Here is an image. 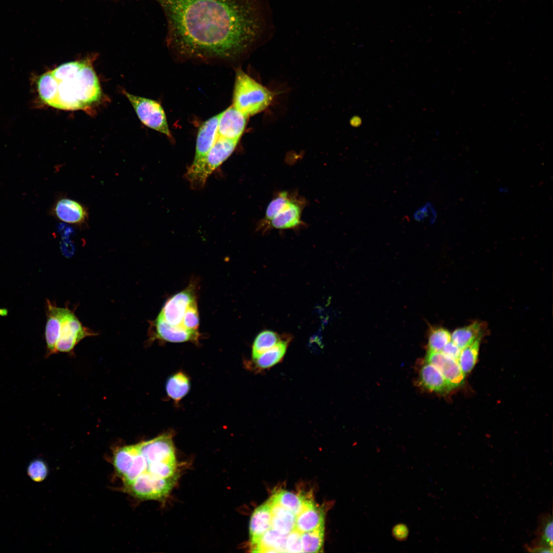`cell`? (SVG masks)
Masks as SVG:
<instances>
[{"mask_svg":"<svg viewBox=\"0 0 553 553\" xmlns=\"http://www.w3.org/2000/svg\"><path fill=\"white\" fill-rule=\"evenodd\" d=\"M167 18V45L182 59L238 57L258 37L254 0H156Z\"/></svg>","mask_w":553,"mask_h":553,"instance_id":"obj_1","label":"cell"},{"mask_svg":"<svg viewBox=\"0 0 553 553\" xmlns=\"http://www.w3.org/2000/svg\"><path fill=\"white\" fill-rule=\"evenodd\" d=\"M51 72L56 83V95L51 107L85 110L101 99L99 81L90 60L66 62Z\"/></svg>","mask_w":553,"mask_h":553,"instance_id":"obj_2","label":"cell"},{"mask_svg":"<svg viewBox=\"0 0 553 553\" xmlns=\"http://www.w3.org/2000/svg\"><path fill=\"white\" fill-rule=\"evenodd\" d=\"M233 92L232 105L248 117L266 109L274 93L241 69H237Z\"/></svg>","mask_w":553,"mask_h":553,"instance_id":"obj_3","label":"cell"},{"mask_svg":"<svg viewBox=\"0 0 553 553\" xmlns=\"http://www.w3.org/2000/svg\"><path fill=\"white\" fill-rule=\"evenodd\" d=\"M239 140L218 136L206 156L193 161L185 175L193 189L201 188L209 176L232 153Z\"/></svg>","mask_w":553,"mask_h":553,"instance_id":"obj_4","label":"cell"},{"mask_svg":"<svg viewBox=\"0 0 553 553\" xmlns=\"http://www.w3.org/2000/svg\"><path fill=\"white\" fill-rule=\"evenodd\" d=\"M177 475L159 478L144 472L124 488L131 495L140 499L162 500L172 491Z\"/></svg>","mask_w":553,"mask_h":553,"instance_id":"obj_5","label":"cell"},{"mask_svg":"<svg viewBox=\"0 0 553 553\" xmlns=\"http://www.w3.org/2000/svg\"><path fill=\"white\" fill-rule=\"evenodd\" d=\"M95 335L93 331L82 325L73 311L67 307L62 308L56 352H71L81 340Z\"/></svg>","mask_w":553,"mask_h":553,"instance_id":"obj_6","label":"cell"},{"mask_svg":"<svg viewBox=\"0 0 553 553\" xmlns=\"http://www.w3.org/2000/svg\"><path fill=\"white\" fill-rule=\"evenodd\" d=\"M123 92L139 119L145 125L172 138L164 111L159 103L126 91Z\"/></svg>","mask_w":553,"mask_h":553,"instance_id":"obj_7","label":"cell"},{"mask_svg":"<svg viewBox=\"0 0 553 553\" xmlns=\"http://www.w3.org/2000/svg\"><path fill=\"white\" fill-rule=\"evenodd\" d=\"M195 300L194 287L189 286L169 298L157 317L172 326L185 329L182 326L184 314L189 305Z\"/></svg>","mask_w":553,"mask_h":553,"instance_id":"obj_8","label":"cell"},{"mask_svg":"<svg viewBox=\"0 0 553 553\" xmlns=\"http://www.w3.org/2000/svg\"><path fill=\"white\" fill-rule=\"evenodd\" d=\"M50 213L58 220L80 228L88 225V209L80 202L67 197L58 198Z\"/></svg>","mask_w":553,"mask_h":553,"instance_id":"obj_9","label":"cell"},{"mask_svg":"<svg viewBox=\"0 0 553 553\" xmlns=\"http://www.w3.org/2000/svg\"><path fill=\"white\" fill-rule=\"evenodd\" d=\"M141 454L146 464L176 461L172 434L165 433L152 439L139 443Z\"/></svg>","mask_w":553,"mask_h":553,"instance_id":"obj_10","label":"cell"},{"mask_svg":"<svg viewBox=\"0 0 553 553\" xmlns=\"http://www.w3.org/2000/svg\"><path fill=\"white\" fill-rule=\"evenodd\" d=\"M425 360L436 367L454 389L464 384L465 374L457 360L441 352L431 350L428 351Z\"/></svg>","mask_w":553,"mask_h":553,"instance_id":"obj_11","label":"cell"},{"mask_svg":"<svg viewBox=\"0 0 553 553\" xmlns=\"http://www.w3.org/2000/svg\"><path fill=\"white\" fill-rule=\"evenodd\" d=\"M248 117L232 105L219 114L218 136L239 140L245 130Z\"/></svg>","mask_w":553,"mask_h":553,"instance_id":"obj_12","label":"cell"},{"mask_svg":"<svg viewBox=\"0 0 553 553\" xmlns=\"http://www.w3.org/2000/svg\"><path fill=\"white\" fill-rule=\"evenodd\" d=\"M219 114L207 119L200 126L197 137L196 153L193 161L204 158L218 138Z\"/></svg>","mask_w":553,"mask_h":553,"instance_id":"obj_13","label":"cell"},{"mask_svg":"<svg viewBox=\"0 0 553 553\" xmlns=\"http://www.w3.org/2000/svg\"><path fill=\"white\" fill-rule=\"evenodd\" d=\"M154 338L172 343L196 342L199 333H194L184 329L172 326L157 317L152 324Z\"/></svg>","mask_w":553,"mask_h":553,"instance_id":"obj_14","label":"cell"},{"mask_svg":"<svg viewBox=\"0 0 553 553\" xmlns=\"http://www.w3.org/2000/svg\"><path fill=\"white\" fill-rule=\"evenodd\" d=\"M419 382L425 389L439 393H445L454 389L440 371L425 361L419 372Z\"/></svg>","mask_w":553,"mask_h":553,"instance_id":"obj_15","label":"cell"},{"mask_svg":"<svg viewBox=\"0 0 553 553\" xmlns=\"http://www.w3.org/2000/svg\"><path fill=\"white\" fill-rule=\"evenodd\" d=\"M324 512L309 500L303 510L296 516L295 529L300 533L316 529L324 525Z\"/></svg>","mask_w":553,"mask_h":553,"instance_id":"obj_16","label":"cell"},{"mask_svg":"<svg viewBox=\"0 0 553 553\" xmlns=\"http://www.w3.org/2000/svg\"><path fill=\"white\" fill-rule=\"evenodd\" d=\"M271 516L270 499L254 509L249 523L251 544L271 528Z\"/></svg>","mask_w":553,"mask_h":553,"instance_id":"obj_17","label":"cell"},{"mask_svg":"<svg viewBox=\"0 0 553 553\" xmlns=\"http://www.w3.org/2000/svg\"><path fill=\"white\" fill-rule=\"evenodd\" d=\"M290 340V336H284L273 347L252 359L255 369L262 371L271 368L281 361L285 355Z\"/></svg>","mask_w":553,"mask_h":553,"instance_id":"obj_18","label":"cell"},{"mask_svg":"<svg viewBox=\"0 0 553 553\" xmlns=\"http://www.w3.org/2000/svg\"><path fill=\"white\" fill-rule=\"evenodd\" d=\"M61 311V307H57L49 300L47 301L45 338L49 354L56 353L55 346L58 338Z\"/></svg>","mask_w":553,"mask_h":553,"instance_id":"obj_19","label":"cell"},{"mask_svg":"<svg viewBox=\"0 0 553 553\" xmlns=\"http://www.w3.org/2000/svg\"><path fill=\"white\" fill-rule=\"evenodd\" d=\"M302 207L294 200L286 208L272 218L268 223L270 226L277 229L294 228L301 223Z\"/></svg>","mask_w":553,"mask_h":553,"instance_id":"obj_20","label":"cell"},{"mask_svg":"<svg viewBox=\"0 0 553 553\" xmlns=\"http://www.w3.org/2000/svg\"><path fill=\"white\" fill-rule=\"evenodd\" d=\"M271 512V528L287 535L295 528L296 516L270 498Z\"/></svg>","mask_w":553,"mask_h":553,"instance_id":"obj_21","label":"cell"},{"mask_svg":"<svg viewBox=\"0 0 553 553\" xmlns=\"http://www.w3.org/2000/svg\"><path fill=\"white\" fill-rule=\"evenodd\" d=\"M286 535H282L272 528L265 533L258 540L251 544V551L260 552H284Z\"/></svg>","mask_w":553,"mask_h":553,"instance_id":"obj_22","label":"cell"},{"mask_svg":"<svg viewBox=\"0 0 553 553\" xmlns=\"http://www.w3.org/2000/svg\"><path fill=\"white\" fill-rule=\"evenodd\" d=\"M271 498L274 501L293 513L295 516L303 510L309 500L302 495L285 490L275 493Z\"/></svg>","mask_w":553,"mask_h":553,"instance_id":"obj_23","label":"cell"},{"mask_svg":"<svg viewBox=\"0 0 553 553\" xmlns=\"http://www.w3.org/2000/svg\"><path fill=\"white\" fill-rule=\"evenodd\" d=\"M165 389L169 397L178 402L189 392L190 381L188 376L179 372L170 376L166 383Z\"/></svg>","mask_w":553,"mask_h":553,"instance_id":"obj_24","label":"cell"},{"mask_svg":"<svg viewBox=\"0 0 553 553\" xmlns=\"http://www.w3.org/2000/svg\"><path fill=\"white\" fill-rule=\"evenodd\" d=\"M482 328L480 323L476 322L467 326L457 329L451 334V341L462 349L481 338Z\"/></svg>","mask_w":553,"mask_h":553,"instance_id":"obj_25","label":"cell"},{"mask_svg":"<svg viewBox=\"0 0 553 553\" xmlns=\"http://www.w3.org/2000/svg\"><path fill=\"white\" fill-rule=\"evenodd\" d=\"M283 336L271 330L261 332L255 338L252 347V358L254 359L275 346Z\"/></svg>","mask_w":553,"mask_h":553,"instance_id":"obj_26","label":"cell"},{"mask_svg":"<svg viewBox=\"0 0 553 553\" xmlns=\"http://www.w3.org/2000/svg\"><path fill=\"white\" fill-rule=\"evenodd\" d=\"M37 84L38 92L41 99L50 106L54 99L56 92V80L51 71L40 76L37 79Z\"/></svg>","mask_w":553,"mask_h":553,"instance_id":"obj_27","label":"cell"},{"mask_svg":"<svg viewBox=\"0 0 553 553\" xmlns=\"http://www.w3.org/2000/svg\"><path fill=\"white\" fill-rule=\"evenodd\" d=\"M481 338L461 349L458 363L462 372L466 375L475 366L478 358Z\"/></svg>","mask_w":553,"mask_h":553,"instance_id":"obj_28","label":"cell"},{"mask_svg":"<svg viewBox=\"0 0 553 553\" xmlns=\"http://www.w3.org/2000/svg\"><path fill=\"white\" fill-rule=\"evenodd\" d=\"M324 536V525L309 531L302 533L303 552H318L322 549Z\"/></svg>","mask_w":553,"mask_h":553,"instance_id":"obj_29","label":"cell"},{"mask_svg":"<svg viewBox=\"0 0 553 553\" xmlns=\"http://www.w3.org/2000/svg\"><path fill=\"white\" fill-rule=\"evenodd\" d=\"M294 200L287 192H282L275 197L268 205L264 217V222L269 221L288 206Z\"/></svg>","mask_w":553,"mask_h":553,"instance_id":"obj_30","label":"cell"},{"mask_svg":"<svg viewBox=\"0 0 553 553\" xmlns=\"http://www.w3.org/2000/svg\"><path fill=\"white\" fill-rule=\"evenodd\" d=\"M451 340V334L445 329L433 328L431 330L429 335L428 350L440 352Z\"/></svg>","mask_w":553,"mask_h":553,"instance_id":"obj_31","label":"cell"},{"mask_svg":"<svg viewBox=\"0 0 553 553\" xmlns=\"http://www.w3.org/2000/svg\"><path fill=\"white\" fill-rule=\"evenodd\" d=\"M177 462H163L146 464L145 472L159 478H168L176 474Z\"/></svg>","mask_w":553,"mask_h":553,"instance_id":"obj_32","label":"cell"},{"mask_svg":"<svg viewBox=\"0 0 553 553\" xmlns=\"http://www.w3.org/2000/svg\"><path fill=\"white\" fill-rule=\"evenodd\" d=\"M199 317L196 300L187 308L182 321V326L186 330L199 333Z\"/></svg>","mask_w":553,"mask_h":553,"instance_id":"obj_33","label":"cell"},{"mask_svg":"<svg viewBox=\"0 0 553 553\" xmlns=\"http://www.w3.org/2000/svg\"><path fill=\"white\" fill-rule=\"evenodd\" d=\"M27 472L29 477L33 481L40 482L46 478L48 474V467L43 461L36 459L29 464Z\"/></svg>","mask_w":553,"mask_h":553,"instance_id":"obj_34","label":"cell"},{"mask_svg":"<svg viewBox=\"0 0 553 553\" xmlns=\"http://www.w3.org/2000/svg\"><path fill=\"white\" fill-rule=\"evenodd\" d=\"M285 545L286 552H303L302 533L295 528L293 529L286 535Z\"/></svg>","mask_w":553,"mask_h":553,"instance_id":"obj_35","label":"cell"},{"mask_svg":"<svg viewBox=\"0 0 553 553\" xmlns=\"http://www.w3.org/2000/svg\"><path fill=\"white\" fill-rule=\"evenodd\" d=\"M461 349L451 340L440 351L445 355L458 361Z\"/></svg>","mask_w":553,"mask_h":553,"instance_id":"obj_36","label":"cell"},{"mask_svg":"<svg viewBox=\"0 0 553 553\" xmlns=\"http://www.w3.org/2000/svg\"><path fill=\"white\" fill-rule=\"evenodd\" d=\"M409 529L403 523H398L394 526L392 530L393 537L397 541H405L409 535Z\"/></svg>","mask_w":553,"mask_h":553,"instance_id":"obj_37","label":"cell"},{"mask_svg":"<svg viewBox=\"0 0 553 553\" xmlns=\"http://www.w3.org/2000/svg\"><path fill=\"white\" fill-rule=\"evenodd\" d=\"M552 521L550 519L545 525L542 536L543 541L551 548L552 547Z\"/></svg>","mask_w":553,"mask_h":553,"instance_id":"obj_38","label":"cell"},{"mask_svg":"<svg viewBox=\"0 0 553 553\" xmlns=\"http://www.w3.org/2000/svg\"><path fill=\"white\" fill-rule=\"evenodd\" d=\"M424 206L427 211V218H429L430 223L433 224L436 221L437 212L433 205L430 202L427 203Z\"/></svg>","mask_w":553,"mask_h":553,"instance_id":"obj_39","label":"cell"},{"mask_svg":"<svg viewBox=\"0 0 553 553\" xmlns=\"http://www.w3.org/2000/svg\"><path fill=\"white\" fill-rule=\"evenodd\" d=\"M414 219L418 221H422L427 217V211L425 206L418 208L416 210L413 216Z\"/></svg>","mask_w":553,"mask_h":553,"instance_id":"obj_40","label":"cell"},{"mask_svg":"<svg viewBox=\"0 0 553 553\" xmlns=\"http://www.w3.org/2000/svg\"><path fill=\"white\" fill-rule=\"evenodd\" d=\"M499 190L500 193H507V192H508V189L507 188H506V187H500Z\"/></svg>","mask_w":553,"mask_h":553,"instance_id":"obj_41","label":"cell"}]
</instances>
